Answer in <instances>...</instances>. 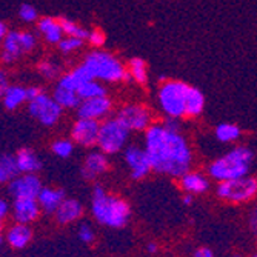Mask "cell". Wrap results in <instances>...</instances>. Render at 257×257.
Segmentation results:
<instances>
[{
	"mask_svg": "<svg viewBox=\"0 0 257 257\" xmlns=\"http://www.w3.org/2000/svg\"><path fill=\"white\" fill-rule=\"evenodd\" d=\"M153 171L179 179L191 170L193 151L180 131L167 128L163 123H153L144 137Z\"/></svg>",
	"mask_w": 257,
	"mask_h": 257,
	"instance_id": "6da1fadb",
	"label": "cell"
},
{
	"mask_svg": "<svg viewBox=\"0 0 257 257\" xmlns=\"http://www.w3.org/2000/svg\"><path fill=\"white\" fill-rule=\"evenodd\" d=\"M91 216L103 226L123 228L131 217V208L125 199L108 193L100 185H94L91 194Z\"/></svg>",
	"mask_w": 257,
	"mask_h": 257,
	"instance_id": "7a4b0ae2",
	"label": "cell"
},
{
	"mask_svg": "<svg viewBox=\"0 0 257 257\" xmlns=\"http://www.w3.org/2000/svg\"><path fill=\"white\" fill-rule=\"evenodd\" d=\"M252 159L254 154L248 147H236L209 163L208 176L217 183L245 177L249 173Z\"/></svg>",
	"mask_w": 257,
	"mask_h": 257,
	"instance_id": "3957f363",
	"label": "cell"
},
{
	"mask_svg": "<svg viewBox=\"0 0 257 257\" xmlns=\"http://www.w3.org/2000/svg\"><path fill=\"white\" fill-rule=\"evenodd\" d=\"M83 63L86 65V68L89 69L92 77L96 80L109 82V83L133 80L125 65L115 56H112L106 51L89 53L85 57Z\"/></svg>",
	"mask_w": 257,
	"mask_h": 257,
	"instance_id": "277c9868",
	"label": "cell"
},
{
	"mask_svg": "<svg viewBox=\"0 0 257 257\" xmlns=\"http://www.w3.org/2000/svg\"><path fill=\"white\" fill-rule=\"evenodd\" d=\"M190 85L180 80H167L159 88V105L167 117L182 119L186 117V97Z\"/></svg>",
	"mask_w": 257,
	"mask_h": 257,
	"instance_id": "5b68a950",
	"label": "cell"
},
{
	"mask_svg": "<svg viewBox=\"0 0 257 257\" xmlns=\"http://www.w3.org/2000/svg\"><path fill=\"white\" fill-rule=\"evenodd\" d=\"M130 133L131 131L119 120L117 115L111 119H105L100 125L97 148L106 156L117 154L120 153V150L126 148L125 145L128 142Z\"/></svg>",
	"mask_w": 257,
	"mask_h": 257,
	"instance_id": "8992f818",
	"label": "cell"
},
{
	"mask_svg": "<svg viewBox=\"0 0 257 257\" xmlns=\"http://www.w3.org/2000/svg\"><path fill=\"white\" fill-rule=\"evenodd\" d=\"M219 199L229 203H246L257 196V179L251 176L219 182L216 186Z\"/></svg>",
	"mask_w": 257,
	"mask_h": 257,
	"instance_id": "52a82bcc",
	"label": "cell"
},
{
	"mask_svg": "<svg viewBox=\"0 0 257 257\" xmlns=\"http://www.w3.org/2000/svg\"><path fill=\"white\" fill-rule=\"evenodd\" d=\"M28 111L34 119H37L45 126H53L62 117L63 108L56 102L53 96H48L46 92L40 94L28 102Z\"/></svg>",
	"mask_w": 257,
	"mask_h": 257,
	"instance_id": "ba28073f",
	"label": "cell"
},
{
	"mask_svg": "<svg viewBox=\"0 0 257 257\" xmlns=\"http://www.w3.org/2000/svg\"><path fill=\"white\" fill-rule=\"evenodd\" d=\"M117 117L130 131H147L153 125V112L139 103L123 106L117 112Z\"/></svg>",
	"mask_w": 257,
	"mask_h": 257,
	"instance_id": "9c48e42d",
	"label": "cell"
},
{
	"mask_svg": "<svg viewBox=\"0 0 257 257\" xmlns=\"http://www.w3.org/2000/svg\"><path fill=\"white\" fill-rule=\"evenodd\" d=\"M123 159H125V163L130 170L131 177L136 180L145 179L153 171L150 156H148L147 150L142 147H139V145L126 147L125 153H123Z\"/></svg>",
	"mask_w": 257,
	"mask_h": 257,
	"instance_id": "30bf717a",
	"label": "cell"
},
{
	"mask_svg": "<svg viewBox=\"0 0 257 257\" xmlns=\"http://www.w3.org/2000/svg\"><path fill=\"white\" fill-rule=\"evenodd\" d=\"M100 125L102 123L99 120L79 117L71 128V140L74 144L85 148L96 147L99 140Z\"/></svg>",
	"mask_w": 257,
	"mask_h": 257,
	"instance_id": "8fae6325",
	"label": "cell"
},
{
	"mask_svg": "<svg viewBox=\"0 0 257 257\" xmlns=\"http://www.w3.org/2000/svg\"><path fill=\"white\" fill-rule=\"evenodd\" d=\"M43 188V185L37 174H19L8 183V194L13 199L20 197H33L37 199Z\"/></svg>",
	"mask_w": 257,
	"mask_h": 257,
	"instance_id": "7c38bea8",
	"label": "cell"
},
{
	"mask_svg": "<svg viewBox=\"0 0 257 257\" xmlns=\"http://www.w3.org/2000/svg\"><path fill=\"white\" fill-rule=\"evenodd\" d=\"M40 213H42V208H40L37 199H33V197L13 199L11 217L14 219V222L30 225L39 219Z\"/></svg>",
	"mask_w": 257,
	"mask_h": 257,
	"instance_id": "4fadbf2b",
	"label": "cell"
},
{
	"mask_svg": "<svg viewBox=\"0 0 257 257\" xmlns=\"http://www.w3.org/2000/svg\"><path fill=\"white\" fill-rule=\"evenodd\" d=\"M111 109H112V102L106 96H103V97L82 100V103L77 108V114H79V117H83V119L100 120V119L108 117Z\"/></svg>",
	"mask_w": 257,
	"mask_h": 257,
	"instance_id": "5bb4252c",
	"label": "cell"
},
{
	"mask_svg": "<svg viewBox=\"0 0 257 257\" xmlns=\"http://www.w3.org/2000/svg\"><path fill=\"white\" fill-rule=\"evenodd\" d=\"M109 168V162L105 153L99 151H92L86 156L83 167H82V176L86 180H96L97 177L103 176Z\"/></svg>",
	"mask_w": 257,
	"mask_h": 257,
	"instance_id": "9a60e30c",
	"label": "cell"
},
{
	"mask_svg": "<svg viewBox=\"0 0 257 257\" xmlns=\"http://www.w3.org/2000/svg\"><path fill=\"white\" fill-rule=\"evenodd\" d=\"M179 186L185 194L199 196L209 190V179L199 171H188L179 177Z\"/></svg>",
	"mask_w": 257,
	"mask_h": 257,
	"instance_id": "2e32d148",
	"label": "cell"
},
{
	"mask_svg": "<svg viewBox=\"0 0 257 257\" xmlns=\"http://www.w3.org/2000/svg\"><path fill=\"white\" fill-rule=\"evenodd\" d=\"M83 216V205L77 199L66 197L54 213V219L60 225H69L80 220Z\"/></svg>",
	"mask_w": 257,
	"mask_h": 257,
	"instance_id": "e0dca14e",
	"label": "cell"
},
{
	"mask_svg": "<svg viewBox=\"0 0 257 257\" xmlns=\"http://www.w3.org/2000/svg\"><path fill=\"white\" fill-rule=\"evenodd\" d=\"M31 239H33V231H31L30 225H25V223L14 222L5 231V240L13 249L27 248L30 245Z\"/></svg>",
	"mask_w": 257,
	"mask_h": 257,
	"instance_id": "ac0fdd59",
	"label": "cell"
},
{
	"mask_svg": "<svg viewBox=\"0 0 257 257\" xmlns=\"http://www.w3.org/2000/svg\"><path fill=\"white\" fill-rule=\"evenodd\" d=\"M65 199L66 197H65V193L62 190L51 188V186H43L40 194L37 196V200H39L42 211L46 214H54Z\"/></svg>",
	"mask_w": 257,
	"mask_h": 257,
	"instance_id": "d6986e66",
	"label": "cell"
},
{
	"mask_svg": "<svg viewBox=\"0 0 257 257\" xmlns=\"http://www.w3.org/2000/svg\"><path fill=\"white\" fill-rule=\"evenodd\" d=\"M16 160L20 170V174H36L42 170L40 157L28 148H22L16 154Z\"/></svg>",
	"mask_w": 257,
	"mask_h": 257,
	"instance_id": "ffe728a7",
	"label": "cell"
},
{
	"mask_svg": "<svg viewBox=\"0 0 257 257\" xmlns=\"http://www.w3.org/2000/svg\"><path fill=\"white\" fill-rule=\"evenodd\" d=\"M37 28H39L40 34L43 36V39L48 43L59 45L65 36L63 28L60 25V20H56L53 17H42L37 23Z\"/></svg>",
	"mask_w": 257,
	"mask_h": 257,
	"instance_id": "44dd1931",
	"label": "cell"
},
{
	"mask_svg": "<svg viewBox=\"0 0 257 257\" xmlns=\"http://www.w3.org/2000/svg\"><path fill=\"white\" fill-rule=\"evenodd\" d=\"M23 54L22 45H20V31L11 30L4 39V51L2 60L4 63H13Z\"/></svg>",
	"mask_w": 257,
	"mask_h": 257,
	"instance_id": "7402d4cb",
	"label": "cell"
},
{
	"mask_svg": "<svg viewBox=\"0 0 257 257\" xmlns=\"http://www.w3.org/2000/svg\"><path fill=\"white\" fill-rule=\"evenodd\" d=\"M4 105L8 111L17 109L22 103L28 102V89L19 86V85H10L8 89L2 94Z\"/></svg>",
	"mask_w": 257,
	"mask_h": 257,
	"instance_id": "603a6c76",
	"label": "cell"
},
{
	"mask_svg": "<svg viewBox=\"0 0 257 257\" xmlns=\"http://www.w3.org/2000/svg\"><path fill=\"white\" fill-rule=\"evenodd\" d=\"M53 97L56 99V102L63 108V109H71V108H79V105L82 103V99L79 96V92L74 89H68L63 86H56Z\"/></svg>",
	"mask_w": 257,
	"mask_h": 257,
	"instance_id": "cb8c5ba5",
	"label": "cell"
},
{
	"mask_svg": "<svg viewBox=\"0 0 257 257\" xmlns=\"http://www.w3.org/2000/svg\"><path fill=\"white\" fill-rule=\"evenodd\" d=\"M205 108V96L199 88L190 86L186 97V117H197Z\"/></svg>",
	"mask_w": 257,
	"mask_h": 257,
	"instance_id": "d4e9b609",
	"label": "cell"
},
{
	"mask_svg": "<svg viewBox=\"0 0 257 257\" xmlns=\"http://www.w3.org/2000/svg\"><path fill=\"white\" fill-rule=\"evenodd\" d=\"M19 174H20V170L17 165L16 156L4 154L2 157H0V182L8 185Z\"/></svg>",
	"mask_w": 257,
	"mask_h": 257,
	"instance_id": "484cf974",
	"label": "cell"
},
{
	"mask_svg": "<svg viewBox=\"0 0 257 257\" xmlns=\"http://www.w3.org/2000/svg\"><path fill=\"white\" fill-rule=\"evenodd\" d=\"M242 131L240 128L236 125V123H228V122H223V123H219L214 130V136L219 142L222 144H232L236 142V140L240 137Z\"/></svg>",
	"mask_w": 257,
	"mask_h": 257,
	"instance_id": "4316f807",
	"label": "cell"
},
{
	"mask_svg": "<svg viewBox=\"0 0 257 257\" xmlns=\"http://www.w3.org/2000/svg\"><path fill=\"white\" fill-rule=\"evenodd\" d=\"M128 73L131 76V79L134 82H137L139 85H147L148 83V68H147V62L140 57H134L130 60V66H128Z\"/></svg>",
	"mask_w": 257,
	"mask_h": 257,
	"instance_id": "83f0119b",
	"label": "cell"
},
{
	"mask_svg": "<svg viewBox=\"0 0 257 257\" xmlns=\"http://www.w3.org/2000/svg\"><path fill=\"white\" fill-rule=\"evenodd\" d=\"M79 96L82 100H86V99H94V97H103L106 96V89L105 86L99 82V80H89L86 83H83L79 89Z\"/></svg>",
	"mask_w": 257,
	"mask_h": 257,
	"instance_id": "f1b7e54d",
	"label": "cell"
},
{
	"mask_svg": "<svg viewBox=\"0 0 257 257\" xmlns=\"http://www.w3.org/2000/svg\"><path fill=\"white\" fill-rule=\"evenodd\" d=\"M59 20H60V25L63 28L65 36H68V37H77V39H82V40H86L88 39L89 31H86L85 28H82L79 23H76L74 20L66 19V17H60Z\"/></svg>",
	"mask_w": 257,
	"mask_h": 257,
	"instance_id": "f546056e",
	"label": "cell"
},
{
	"mask_svg": "<svg viewBox=\"0 0 257 257\" xmlns=\"http://www.w3.org/2000/svg\"><path fill=\"white\" fill-rule=\"evenodd\" d=\"M51 150L57 157L68 159L74 153V142L73 140H68V139H57L56 142L51 145Z\"/></svg>",
	"mask_w": 257,
	"mask_h": 257,
	"instance_id": "4dcf8cb0",
	"label": "cell"
},
{
	"mask_svg": "<svg viewBox=\"0 0 257 257\" xmlns=\"http://www.w3.org/2000/svg\"><path fill=\"white\" fill-rule=\"evenodd\" d=\"M83 45V40L82 39H77V37H63L59 43V50L65 54H69V53H74L77 50L82 48Z\"/></svg>",
	"mask_w": 257,
	"mask_h": 257,
	"instance_id": "1f68e13d",
	"label": "cell"
},
{
	"mask_svg": "<svg viewBox=\"0 0 257 257\" xmlns=\"http://www.w3.org/2000/svg\"><path fill=\"white\" fill-rule=\"evenodd\" d=\"M77 236H79V240L80 242L91 245L92 242L96 240V231H94V228L91 226V223L82 222L79 225V229H77Z\"/></svg>",
	"mask_w": 257,
	"mask_h": 257,
	"instance_id": "d6a6232c",
	"label": "cell"
},
{
	"mask_svg": "<svg viewBox=\"0 0 257 257\" xmlns=\"http://www.w3.org/2000/svg\"><path fill=\"white\" fill-rule=\"evenodd\" d=\"M37 71L45 79H54L59 74V66L50 60H43L37 65Z\"/></svg>",
	"mask_w": 257,
	"mask_h": 257,
	"instance_id": "836d02e7",
	"label": "cell"
},
{
	"mask_svg": "<svg viewBox=\"0 0 257 257\" xmlns=\"http://www.w3.org/2000/svg\"><path fill=\"white\" fill-rule=\"evenodd\" d=\"M20 45H22L23 53H31L36 48L37 39L34 34H31L28 31H20Z\"/></svg>",
	"mask_w": 257,
	"mask_h": 257,
	"instance_id": "e575fe53",
	"label": "cell"
},
{
	"mask_svg": "<svg viewBox=\"0 0 257 257\" xmlns=\"http://www.w3.org/2000/svg\"><path fill=\"white\" fill-rule=\"evenodd\" d=\"M19 16L22 20H25V22H34L37 19V10L30 5V4H22L20 8H19Z\"/></svg>",
	"mask_w": 257,
	"mask_h": 257,
	"instance_id": "d590c367",
	"label": "cell"
},
{
	"mask_svg": "<svg viewBox=\"0 0 257 257\" xmlns=\"http://www.w3.org/2000/svg\"><path fill=\"white\" fill-rule=\"evenodd\" d=\"M106 37H105V33L100 30V28H94L89 31V36H88V42L94 46V48H100V46H103Z\"/></svg>",
	"mask_w": 257,
	"mask_h": 257,
	"instance_id": "8d00e7d4",
	"label": "cell"
},
{
	"mask_svg": "<svg viewBox=\"0 0 257 257\" xmlns=\"http://www.w3.org/2000/svg\"><path fill=\"white\" fill-rule=\"evenodd\" d=\"M8 214H11V205L5 197H2L0 199V219L5 220Z\"/></svg>",
	"mask_w": 257,
	"mask_h": 257,
	"instance_id": "74e56055",
	"label": "cell"
},
{
	"mask_svg": "<svg viewBox=\"0 0 257 257\" xmlns=\"http://www.w3.org/2000/svg\"><path fill=\"white\" fill-rule=\"evenodd\" d=\"M194 257H216L214 255V252L209 249V248H206V246H200V248H197L196 251H194Z\"/></svg>",
	"mask_w": 257,
	"mask_h": 257,
	"instance_id": "f35d334b",
	"label": "cell"
},
{
	"mask_svg": "<svg viewBox=\"0 0 257 257\" xmlns=\"http://www.w3.org/2000/svg\"><path fill=\"white\" fill-rule=\"evenodd\" d=\"M249 226H251L254 234H257V208L254 209V211L251 213V216H249Z\"/></svg>",
	"mask_w": 257,
	"mask_h": 257,
	"instance_id": "ab89813d",
	"label": "cell"
},
{
	"mask_svg": "<svg viewBox=\"0 0 257 257\" xmlns=\"http://www.w3.org/2000/svg\"><path fill=\"white\" fill-rule=\"evenodd\" d=\"M8 86H10V83L7 82V74L2 73L0 74V94H4V92L8 89Z\"/></svg>",
	"mask_w": 257,
	"mask_h": 257,
	"instance_id": "60d3db41",
	"label": "cell"
},
{
	"mask_svg": "<svg viewBox=\"0 0 257 257\" xmlns=\"http://www.w3.org/2000/svg\"><path fill=\"white\" fill-rule=\"evenodd\" d=\"M28 89V102L31 100V99H34V97H37L40 92H42V89L40 88H37V86H30V88H27Z\"/></svg>",
	"mask_w": 257,
	"mask_h": 257,
	"instance_id": "b9f144b4",
	"label": "cell"
},
{
	"mask_svg": "<svg viewBox=\"0 0 257 257\" xmlns=\"http://www.w3.org/2000/svg\"><path fill=\"white\" fill-rule=\"evenodd\" d=\"M193 202H194V196H193V194H183V197H182V203H183L185 206L193 205Z\"/></svg>",
	"mask_w": 257,
	"mask_h": 257,
	"instance_id": "7bdbcfd3",
	"label": "cell"
},
{
	"mask_svg": "<svg viewBox=\"0 0 257 257\" xmlns=\"http://www.w3.org/2000/svg\"><path fill=\"white\" fill-rule=\"evenodd\" d=\"M147 251H148L150 254H156V252L159 251V245L154 243V242H150V243L147 245Z\"/></svg>",
	"mask_w": 257,
	"mask_h": 257,
	"instance_id": "ee69618b",
	"label": "cell"
},
{
	"mask_svg": "<svg viewBox=\"0 0 257 257\" xmlns=\"http://www.w3.org/2000/svg\"><path fill=\"white\" fill-rule=\"evenodd\" d=\"M8 33H10V31L7 30V23H5V22H2V23H0V37L5 39V36H7Z\"/></svg>",
	"mask_w": 257,
	"mask_h": 257,
	"instance_id": "f6af8a7d",
	"label": "cell"
},
{
	"mask_svg": "<svg viewBox=\"0 0 257 257\" xmlns=\"http://www.w3.org/2000/svg\"><path fill=\"white\" fill-rule=\"evenodd\" d=\"M252 257H257V252H255V254H254V255H252Z\"/></svg>",
	"mask_w": 257,
	"mask_h": 257,
	"instance_id": "bcb514c9",
	"label": "cell"
},
{
	"mask_svg": "<svg viewBox=\"0 0 257 257\" xmlns=\"http://www.w3.org/2000/svg\"><path fill=\"white\" fill-rule=\"evenodd\" d=\"M234 257H239V255H234Z\"/></svg>",
	"mask_w": 257,
	"mask_h": 257,
	"instance_id": "7dc6e473",
	"label": "cell"
}]
</instances>
